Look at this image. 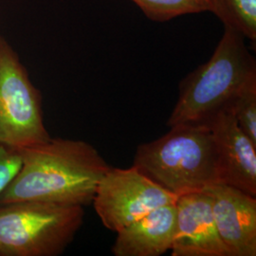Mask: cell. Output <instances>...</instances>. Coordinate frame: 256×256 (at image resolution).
<instances>
[{
	"label": "cell",
	"mask_w": 256,
	"mask_h": 256,
	"mask_svg": "<svg viewBox=\"0 0 256 256\" xmlns=\"http://www.w3.org/2000/svg\"><path fill=\"white\" fill-rule=\"evenodd\" d=\"M18 173L0 194V204L39 202L88 206L110 166L82 140L50 138L18 149Z\"/></svg>",
	"instance_id": "6da1fadb"
},
{
	"label": "cell",
	"mask_w": 256,
	"mask_h": 256,
	"mask_svg": "<svg viewBox=\"0 0 256 256\" xmlns=\"http://www.w3.org/2000/svg\"><path fill=\"white\" fill-rule=\"evenodd\" d=\"M138 146L133 166L178 198L221 184L220 164L207 122L180 124Z\"/></svg>",
	"instance_id": "7a4b0ae2"
},
{
	"label": "cell",
	"mask_w": 256,
	"mask_h": 256,
	"mask_svg": "<svg viewBox=\"0 0 256 256\" xmlns=\"http://www.w3.org/2000/svg\"><path fill=\"white\" fill-rule=\"evenodd\" d=\"M256 75V59L245 45V37L236 28L224 26L223 36L209 61L180 84L167 124L173 126L209 119Z\"/></svg>",
	"instance_id": "3957f363"
},
{
	"label": "cell",
	"mask_w": 256,
	"mask_h": 256,
	"mask_svg": "<svg viewBox=\"0 0 256 256\" xmlns=\"http://www.w3.org/2000/svg\"><path fill=\"white\" fill-rule=\"evenodd\" d=\"M82 206L39 202L0 204V256H57L82 227Z\"/></svg>",
	"instance_id": "277c9868"
},
{
	"label": "cell",
	"mask_w": 256,
	"mask_h": 256,
	"mask_svg": "<svg viewBox=\"0 0 256 256\" xmlns=\"http://www.w3.org/2000/svg\"><path fill=\"white\" fill-rule=\"evenodd\" d=\"M50 138L41 93L16 52L0 34V144L18 150Z\"/></svg>",
	"instance_id": "5b68a950"
},
{
	"label": "cell",
	"mask_w": 256,
	"mask_h": 256,
	"mask_svg": "<svg viewBox=\"0 0 256 256\" xmlns=\"http://www.w3.org/2000/svg\"><path fill=\"white\" fill-rule=\"evenodd\" d=\"M176 200L132 165L126 169L110 167L98 183L92 204L104 226L117 232Z\"/></svg>",
	"instance_id": "8992f818"
},
{
	"label": "cell",
	"mask_w": 256,
	"mask_h": 256,
	"mask_svg": "<svg viewBox=\"0 0 256 256\" xmlns=\"http://www.w3.org/2000/svg\"><path fill=\"white\" fill-rule=\"evenodd\" d=\"M207 122L220 164L222 184L256 196V144L225 108Z\"/></svg>",
	"instance_id": "52a82bcc"
},
{
	"label": "cell",
	"mask_w": 256,
	"mask_h": 256,
	"mask_svg": "<svg viewBox=\"0 0 256 256\" xmlns=\"http://www.w3.org/2000/svg\"><path fill=\"white\" fill-rule=\"evenodd\" d=\"M176 209L171 256H230L218 234L207 192H190L178 196Z\"/></svg>",
	"instance_id": "ba28073f"
},
{
	"label": "cell",
	"mask_w": 256,
	"mask_h": 256,
	"mask_svg": "<svg viewBox=\"0 0 256 256\" xmlns=\"http://www.w3.org/2000/svg\"><path fill=\"white\" fill-rule=\"evenodd\" d=\"M204 192L210 196L216 228L230 256H256V196L222 183Z\"/></svg>",
	"instance_id": "9c48e42d"
},
{
	"label": "cell",
	"mask_w": 256,
	"mask_h": 256,
	"mask_svg": "<svg viewBox=\"0 0 256 256\" xmlns=\"http://www.w3.org/2000/svg\"><path fill=\"white\" fill-rule=\"evenodd\" d=\"M176 203L150 212L117 232L112 247L115 256H160L170 250L174 240Z\"/></svg>",
	"instance_id": "30bf717a"
},
{
	"label": "cell",
	"mask_w": 256,
	"mask_h": 256,
	"mask_svg": "<svg viewBox=\"0 0 256 256\" xmlns=\"http://www.w3.org/2000/svg\"><path fill=\"white\" fill-rule=\"evenodd\" d=\"M210 12L224 26L234 28L250 41L256 40V0H210Z\"/></svg>",
	"instance_id": "8fae6325"
},
{
	"label": "cell",
	"mask_w": 256,
	"mask_h": 256,
	"mask_svg": "<svg viewBox=\"0 0 256 256\" xmlns=\"http://www.w3.org/2000/svg\"><path fill=\"white\" fill-rule=\"evenodd\" d=\"M148 18L156 22L191 14L210 12V0H131Z\"/></svg>",
	"instance_id": "7c38bea8"
},
{
	"label": "cell",
	"mask_w": 256,
	"mask_h": 256,
	"mask_svg": "<svg viewBox=\"0 0 256 256\" xmlns=\"http://www.w3.org/2000/svg\"><path fill=\"white\" fill-rule=\"evenodd\" d=\"M256 144V75L250 78L224 106Z\"/></svg>",
	"instance_id": "4fadbf2b"
},
{
	"label": "cell",
	"mask_w": 256,
	"mask_h": 256,
	"mask_svg": "<svg viewBox=\"0 0 256 256\" xmlns=\"http://www.w3.org/2000/svg\"><path fill=\"white\" fill-rule=\"evenodd\" d=\"M21 156L18 149L0 144V194L18 173Z\"/></svg>",
	"instance_id": "5bb4252c"
}]
</instances>
